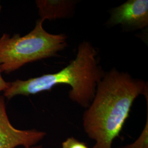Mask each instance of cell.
<instances>
[{
    "mask_svg": "<svg viewBox=\"0 0 148 148\" xmlns=\"http://www.w3.org/2000/svg\"><path fill=\"white\" fill-rule=\"evenodd\" d=\"M140 95L148 97V86L142 79L116 68L105 74L83 116L85 132L95 141L93 148H112L134 101Z\"/></svg>",
    "mask_w": 148,
    "mask_h": 148,
    "instance_id": "cell-1",
    "label": "cell"
},
{
    "mask_svg": "<svg viewBox=\"0 0 148 148\" xmlns=\"http://www.w3.org/2000/svg\"><path fill=\"white\" fill-rule=\"evenodd\" d=\"M97 51L92 44L83 41L78 47L76 58L54 74H46L25 81L10 82L4 96L8 99L17 95H35L51 90L58 85H69L70 99L87 108L95 95L97 86L105 75L97 58Z\"/></svg>",
    "mask_w": 148,
    "mask_h": 148,
    "instance_id": "cell-2",
    "label": "cell"
},
{
    "mask_svg": "<svg viewBox=\"0 0 148 148\" xmlns=\"http://www.w3.org/2000/svg\"><path fill=\"white\" fill-rule=\"evenodd\" d=\"M39 19L33 30L21 37L3 34L0 38V72L10 73L25 64L57 55L67 46V36L53 35L43 27Z\"/></svg>",
    "mask_w": 148,
    "mask_h": 148,
    "instance_id": "cell-3",
    "label": "cell"
},
{
    "mask_svg": "<svg viewBox=\"0 0 148 148\" xmlns=\"http://www.w3.org/2000/svg\"><path fill=\"white\" fill-rule=\"evenodd\" d=\"M46 134L35 129L21 130L14 127L7 116L4 98L0 96V148H30L42 140Z\"/></svg>",
    "mask_w": 148,
    "mask_h": 148,
    "instance_id": "cell-4",
    "label": "cell"
},
{
    "mask_svg": "<svg viewBox=\"0 0 148 148\" xmlns=\"http://www.w3.org/2000/svg\"><path fill=\"white\" fill-rule=\"evenodd\" d=\"M107 24H120L133 30L146 27L148 25V0H129L113 8Z\"/></svg>",
    "mask_w": 148,
    "mask_h": 148,
    "instance_id": "cell-5",
    "label": "cell"
},
{
    "mask_svg": "<svg viewBox=\"0 0 148 148\" xmlns=\"http://www.w3.org/2000/svg\"><path fill=\"white\" fill-rule=\"evenodd\" d=\"M41 20H55L71 16L76 1L69 0H38L36 1Z\"/></svg>",
    "mask_w": 148,
    "mask_h": 148,
    "instance_id": "cell-6",
    "label": "cell"
},
{
    "mask_svg": "<svg viewBox=\"0 0 148 148\" xmlns=\"http://www.w3.org/2000/svg\"><path fill=\"white\" fill-rule=\"evenodd\" d=\"M148 119L143 132L139 137L132 144L128 145L123 148H148Z\"/></svg>",
    "mask_w": 148,
    "mask_h": 148,
    "instance_id": "cell-7",
    "label": "cell"
},
{
    "mask_svg": "<svg viewBox=\"0 0 148 148\" xmlns=\"http://www.w3.org/2000/svg\"><path fill=\"white\" fill-rule=\"evenodd\" d=\"M62 148H88L86 144L74 137L68 138L62 143Z\"/></svg>",
    "mask_w": 148,
    "mask_h": 148,
    "instance_id": "cell-8",
    "label": "cell"
},
{
    "mask_svg": "<svg viewBox=\"0 0 148 148\" xmlns=\"http://www.w3.org/2000/svg\"><path fill=\"white\" fill-rule=\"evenodd\" d=\"M1 10V5H0V11ZM9 85H10V82H7L3 79L0 72V92L2 90L5 91L6 89L8 88Z\"/></svg>",
    "mask_w": 148,
    "mask_h": 148,
    "instance_id": "cell-9",
    "label": "cell"
},
{
    "mask_svg": "<svg viewBox=\"0 0 148 148\" xmlns=\"http://www.w3.org/2000/svg\"><path fill=\"white\" fill-rule=\"evenodd\" d=\"M42 148V146H41V145H38V146H34V147H30V148Z\"/></svg>",
    "mask_w": 148,
    "mask_h": 148,
    "instance_id": "cell-10",
    "label": "cell"
},
{
    "mask_svg": "<svg viewBox=\"0 0 148 148\" xmlns=\"http://www.w3.org/2000/svg\"></svg>",
    "mask_w": 148,
    "mask_h": 148,
    "instance_id": "cell-11",
    "label": "cell"
}]
</instances>
